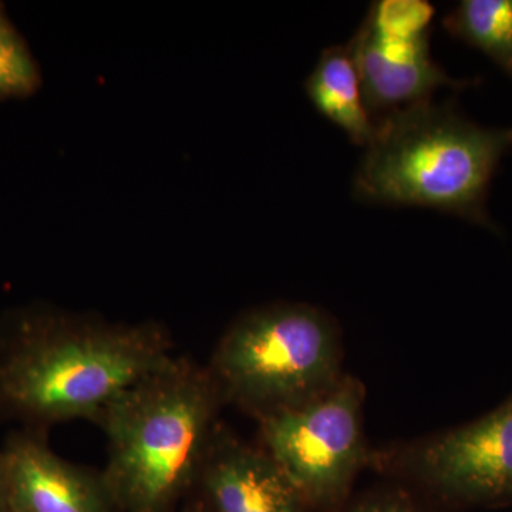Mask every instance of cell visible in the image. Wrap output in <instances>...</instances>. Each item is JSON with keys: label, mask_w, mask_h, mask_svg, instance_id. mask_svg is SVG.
<instances>
[{"label": "cell", "mask_w": 512, "mask_h": 512, "mask_svg": "<svg viewBox=\"0 0 512 512\" xmlns=\"http://www.w3.org/2000/svg\"><path fill=\"white\" fill-rule=\"evenodd\" d=\"M175 357L170 335L156 322L19 309L0 328V417L40 431L94 421L128 387Z\"/></svg>", "instance_id": "6da1fadb"}, {"label": "cell", "mask_w": 512, "mask_h": 512, "mask_svg": "<svg viewBox=\"0 0 512 512\" xmlns=\"http://www.w3.org/2000/svg\"><path fill=\"white\" fill-rule=\"evenodd\" d=\"M222 402L207 366L184 357L128 387L97 424L109 458L101 471L121 512H167L198 483Z\"/></svg>", "instance_id": "7a4b0ae2"}, {"label": "cell", "mask_w": 512, "mask_h": 512, "mask_svg": "<svg viewBox=\"0 0 512 512\" xmlns=\"http://www.w3.org/2000/svg\"><path fill=\"white\" fill-rule=\"evenodd\" d=\"M512 146L510 130L477 126L453 107L430 100L377 121L355 175L359 200L426 207L491 225L488 188Z\"/></svg>", "instance_id": "3957f363"}, {"label": "cell", "mask_w": 512, "mask_h": 512, "mask_svg": "<svg viewBox=\"0 0 512 512\" xmlns=\"http://www.w3.org/2000/svg\"><path fill=\"white\" fill-rule=\"evenodd\" d=\"M207 369L222 402L256 420L315 399L345 375L336 323L315 306L291 302L239 315Z\"/></svg>", "instance_id": "277c9868"}, {"label": "cell", "mask_w": 512, "mask_h": 512, "mask_svg": "<svg viewBox=\"0 0 512 512\" xmlns=\"http://www.w3.org/2000/svg\"><path fill=\"white\" fill-rule=\"evenodd\" d=\"M366 387L343 375L309 402L258 419L262 448L308 507L345 500L372 450L363 429Z\"/></svg>", "instance_id": "5b68a950"}, {"label": "cell", "mask_w": 512, "mask_h": 512, "mask_svg": "<svg viewBox=\"0 0 512 512\" xmlns=\"http://www.w3.org/2000/svg\"><path fill=\"white\" fill-rule=\"evenodd\" d=\"M370 466L454 507L512 503V394L450 430L372 451Z\"/></svg>", "instance_id": "8992f818"}, {"label": "cell", "mask_w": 512, "mask_h": 512, "mask_svg": "<svg viewBox=\"0 0 512 512\" xmlns=\"http://www.w3.org/2000/svg\"><path fill=\"white\" fill-rule=\"evenodd\" d=\"M10 512H113L103 474L57 456L45 431L10 434L2 448Z\"/></svg>", "instance_id": "52a82bcc"}, {"label": "cell", "mask_w": 512, "mask_h": 512, "mask_svg": "<svg viewBox=\"0 0 512 512\" xmlns=\"http://www.w3.org/2000/svg\"><path fill=\"white\" fill-rule=\"evenodd\" d=\"M198 485L212 512H305L308 505L262 447L218 423Z\"/></svg>", "instance_id": "ba28073f"}, {"label": "cell", "mask_w": 512, "mask_h": 512, "mask_svg": "<svg viewBox=\"0 0 512 512\" xmlns=\"http://www.w3.org/2000/svg\"><path fill=\"white\" fill-rule=\"evenodd\" d=\"M430 36L419 39H392L377 35L362 23L348 43L355 59L363 96L370 114L403 109L430 100L440 87H466L434 63L430 56Z\"/></svg>", "instance_id": "9c48e42d"}, {"label": "cell", "mask_w": 512, "mask_h": 512, "mask_svg": "<svg viewBox=\"0 0 512 512\" xmlns=\"http://www.w3.org/2000/svg\"><path fill=\"white\" fill-rule=\"evenodd\" d=\"M306 94L315 109L342 128L359 146H369L377 121L367 109L355 59L349 46L323 50L305 83Z\"/></svg>", "instance_id": "30bf717a"}, {"label": "cell", "mask_w": 512, "mask_h": 512, "mask_svg": "<svg viewBox=\"0 0 512 512\" xmlns=\"http://www.w3.org/2000/svg\"><path fill=\"white\" fill-rule=\"evenodd\" d=\"M443 25L512 76V0H463Z\"/></svg>", "instance_id": "8fae6325"}, {"label": "cell", "mask_w": 512, "mask_h": 512, "mask_svg": "<svg viewBox=\"0 0 512 512\" xmlns=\"http://www.w3.org/2000/svg\"><path fill=\"white\" fill-rule=\"evenodd\" d=\"M42 86V73L32 50L0 9V99H26Z\"/></svg>", "instance_id": "7c38bea8"}, {"label": "cell", "mask_w": 512, "mask_h": 512, "mask_svg": "<svg viewBox=\"0 0 512 512\" xmlns=\"http://www.w3.org/2000/svg\"><path fill=\"white\" fill-rule=\"evenodd\" d=\"M434 6L426 0H380L373 3L363 23L377 35L392 39L430 36Z\"/></svg>", "instance_id": "4fadbf2b"}, {"label": "cell", "mask_w": 512, "mask_h": 512, "mask_svg": "<svg viewBox=\"0 0 512 512\" xmlns=\"http://www.w3.org/2000/svg\"><path fill=\"white\" fill-rule=\"evenodd\" d=\"M342 512H423V510L409 490L396 484L384 485L363 494Z\"/></svg>", "instance_id": "5bb4252c"}, {"label": "cell", "mask_w": 512, "mask_h": 512, "mask_svg": "<svg viewBox=\"0 0 512 512\" xmlns=\"http://www.w3.org/2000/svg\"><path fill=\"white\" fill-rule=\"evenodd\" d=\"M0 512H10L8 478H6V467L2 450H0Z\"/></svg>", "instance_id": "9a60e30c"}, {"label": "cell", "mask_w": 512, "mask_h": 512, "mask_svg": "<svg viewBox=\"0 0 512 512\" xmlns=\"http://www.w3.org/2000/svg\"><path fill=\"white\" fill-rule=\"evenodd\" d=\"M184 512H212L208 505L204 503V501H195L194 504H191L190 507H187V510Z\"/></svg>", "instance_id": "2e32d148"}, {"label": "cell", "mask_w": 512, "mask_h": 512, "mask_svg": "<svg viewBox=\"0 0 512 512\" xmlns=\"http://www.w3.org/2000/svg\"><path fill=\"white\" fill-rule=\"evenodd\" d=\"M2 8H5V6H3L2 3H0V9H2Z\"/></svg>", "instance_id": "e0dca14e"}, {"label": "cell", "mask_w": 512, "mask_h": 512, "mask_svg": "<svg viewBox=\"0 0 512 512\" xmlns=\"http://www.w3.org/2000/svg\"><path fill=\"white\" fill-rule=\"evenodd\" d=\"M510 131H511V137H512V128H511V130H510Z\"/></svg>", "instance_id": "ac0fdd59"}]
</instances>
